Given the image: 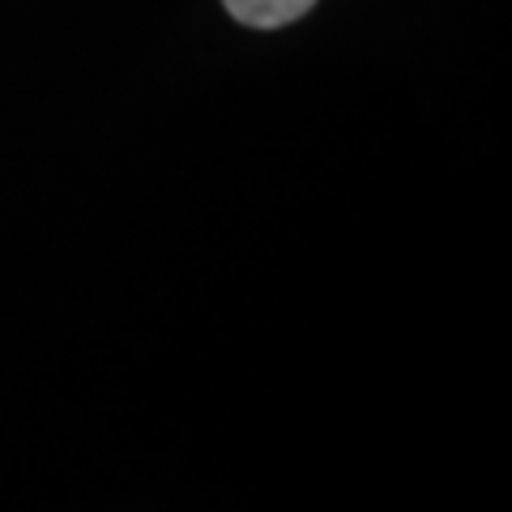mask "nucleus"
Instances as JSON below:
<instances>
[{
  "label": "nucleus",
  "instance_id": "f257e3e1",
  "mask_svg": "<svg viewBox=\"0 0 512 512\" xmlns=\"http://www.w3.org/2000/svg\"><path fill=\"white\" fill-rule=\"evenodd\" d=\"M227 13L239 26H252V30H278V26H291L308 13L316 0H222Z\"/></svg>",
  "mask_w": 512,
  "mask_h": 512
}]
</instances>
